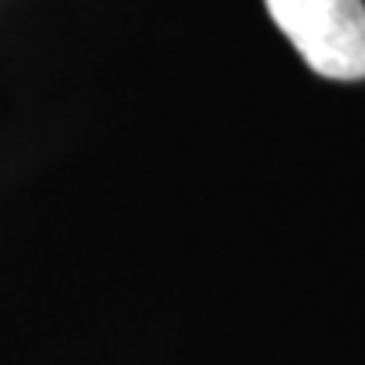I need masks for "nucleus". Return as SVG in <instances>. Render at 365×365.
<instances>
[{"label":"nucleus","instance_id":"1","mask_svg":"<svg viewBox=\"0 0 365 365\" xmlns=\"http://www.w3.org/2000/svg\"><path fill=\"white\" fill-rule=\"evenodd\" d=\"M264 7L314 75L331 81L365 78L362 0H264Z\"/></svg>","mask_w":365,"mask_h":365}]
</instances>
